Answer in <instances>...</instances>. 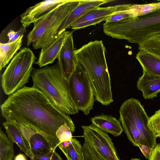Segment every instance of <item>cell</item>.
<instances>
[{
    "label": "cell",
    "mask_w": 160,
    "mask_h": 160,
    "mask_svg": "<svg viewBox=\"0 0 160 160\" xmlns=\"http://www.w3.org/2000/svg\"><path fill=\"white\" fill-rule=\"evenodd\" d=\"M6 121L28 127L47 140L53 150L60 144L56 133L62 125L75 130L69 115L57 109L46 96L37 88L25 86L11 94L1 106Z\"/></svg>",
    "instance_id": "cell-1"
},
{
    "label": "cell",
    "mask_w": 160,
    "mask_h": 160,
    "mask_svg": "<svg viewBox=\"0 0 160 160\" xmlns=\"http://www.w3.org/2000/svg\"><path fill=\"white\" fill-rule=\"evenodd\" d=\"M105 50L102 41L96 40L74 50V53L76 65L84 71L89 78L95 100L107 106L113 99Z\"/></svg>",
    "instance_id": "cell-2"
},
{
    "label": "cell",
    "mask_w": 160,
    "mask_h": 160,
    "mask_svg": "<svg viewBox=\"0 0 160 160\" xmlns=\"http://www.w3.org/2000/svg\"><path fill=\"white\" fill-rule=\"evenodd\" d=\"M31 76L33 86L44 94L57 109L69 115L78 112L71 98L68 81L63 77L58 63L34 69Z\"/></svg>",
    "instance_id": "cell-3"
},
{
    "label": "cell",
    "mask_w": 160,
    "mask_h": 160,
    "mask_svg": "<svg viewBox=\"0 0 160 160\" xmlns=\"http://www.w3.org/2000/svg\"><path fill=\"white\" fill-rule=\"evenodd\" d=\"M103 31L113 38L138 44L152 36L160 35V9L137 18L105 22Z\"/></svg>",
    "instance_id": "cell-4"
},
{
    "label": "cell",
    "mask_w": 160,
    "mask_h": 160,
    "mask_svg": "<svg viewBox=\"0 0 160 160\" xmlns=\"http://www.w3.org/2000/svg\"><path fill=\"white\" fill-rule=\"evenodd\" d=\"M81 1L68 0L34 22L33 28L27 36V46L32 43L36 49L48 47L56 39L55 34L61 23Z\"/></svg>",
    "instance_id": "cell-5"
},
{
    "label": "cell",
    "mask_w": 160,
    "mask_h": 160,
    "mask_svg": "<svg viewBox=\"0 0 160 160\" xmlns=\"http://www.w3.org/2000/svg\"><path fill=\"white\" fill-rule=\"evenodd\" d=\"M36 59L28 48H22L16 54L2 75L1 86L6 94L11 95L25 86Z\"/></svg>",
    "instance_id": "cell-6"
},
{
    "label": "cell",
    "mask_w": 160,
    "mask_h": 160,
    "mask_svg": "<svg viewBox=\"0 0 160 160\" xmlns=\"http://www.w3.org/2000/svg\"><path fill=\"white\" fill-rule=\"evenodd\" d=\"M68 83L74 104L79 110L88 115L93 108L94 101L93 90L88 75L81 68L76 65Z\"/></svg>",
    "instance_id": "cell-7"
},
{
    "label": "cell",
    "mask_w": 160,
    "mask_h": 160,
    "mask_svg": "<svg viewBox=\"0 0 160 160\" xmlns=\"http://www.w3.org/2000/svg\"><path fill=\"white\" fill-rule=\"evenodd\" d=\"M119 113L120 116L129 120L137 128L147 146L154 148L157 144L156 137L148 125L149 118L138 100L131 98L125 101Z\"/></svg>",
    "instance_id": "cell-8"
},
{
    "label": "cell",
    "mask_w": 160,
    "mask_h": 160,
    "mask_svg": "<svg viewBox=\"0 0 160 160\" xmlns=\"http://www.w3.org/2000/svg\"><path fill=\"white\" fill-rule=\"evenodd\" d=\"M83 137L87 138L107 160H120L108 133L93 124L82 126Z\"/></svg>",
    "instance_id": "cell-9"
},
{
    "label": "cell",
    "mask_w": 160,
    "mask_h": 160,
    "mask_svg": "<svg viewBox=\"0 0 160 160\" xmlns=\"http://www.w3.org/2000/svg\"><path fill=\"white\" fill-rule=\"evenodd\" d=\"M132 4L117 5L106 7H98L93 9L73 22L70 26L77 30L103 21L111 15L129 9Z\"/></svg>",
    "instance_id": "cell-10"
},
{
    "label": "cell",
    "mask_w": 160,
    "mask_h": 160,
    "mask_svg": "<svg viewBox=\"0 0 160 160\" xmlns=\"http://www.w3.org/2000/svg\"><path fill=\"white\" fill-rule=\"evenodd\" d=\"M68 0H45L28 8L21 16L20 22L26 28Z\"/></svg>",
    "instance_id": "cell-11"
},
{
    "label": "cell",
    "mask_w": 160,
    "mask_h": 160,
    "mask_svg": "<svg viewBox=\"0 0 160 160\" xmlns=\"http://www.w3.org/2000/svg\"><path fill=\"white\" fill-rule=\"evenodd\" d=\"M74 51L72 32H71L64 42L57 58L62 74L68 81L76 66Z\"/></svg>",
    "instance_id": "cell-12"
},
{
    "label": "cell",
    "mask_w": 160,
    "mask_h": 160,
    "mask_svg": "<svg viewBox=\"0 0 160 160\" xmlns=\"http://www.w3.org/2000/svg\"><path fill=\"white\" fill-rule=\"evenodd\" d=\"M29 149L34 156L46 154L53 150L47 139L42 134L27 126L18 125Z\"/></svg>",
    "instance_id": "cell-13"
},
{
    "label": "cell",
    "mask_w": 160,
    "mask_h": 160,
    "mask_svg": "<svg viewBox=\"0 0 160 160\" xmlns=\"http://www.w3.org/2000/svg\"><path fill=\"white\" fill-rule=\"evenodd\" d=\"M112 1L111 0H81L79 5L63 20L56 34L57 39L75 21L85 14L100 5Z\"/></svg>",
    "instance_id": "cell-14"
},
{
    "label": "cell",
    "mask_w": 160,
    "mask_h": 160,
    "mask_svg": "<svg viewBox=\"0 0 160 160\" xmlns=\"http://www.w3.org/2000/svg\"><path fill=\"white\" fill-rule=\"evenodd\" d=\"M71 32L64 31L48 47L45 49L42 48L38 60L34 63L42 68L53 63L57 58L59 52Z\"/></svg>",
    "instance_id": "cell-15"
},
{
    "label": "cell",
    "mask_w": 160,
    "mask_h": 160,
    "mask_svg": "<svg viewBox=\"0 0 160 160\" xmlns=\"http://www.w3.org/2000/svg\"><path fill=\"white\" fill-rule=\"evenodd\" d=\"M143 74L137 82L138 89L141 91L146 99L156 97L160 92V76L148 74L143 71Z\"/></svg>",
    "instance_id": "cell-16"
},
{
    "label": "cell",
    "mask_w": 160,
    "mask_h": 160,
    "mask_svg": "<svg viewBox=\"0 0 160 160\" xmlns=\"http://www.w3.org/2000/svg\"><path fill=\"white\" fill-rule=\"evenodd\" d=\"M91 121L96 127L115 137L119 136L123 131L120 121L111 115L95 116L91 118Z\"/></svg>",
    "instance_id": "cell-17"
},
{
    "label": "cell",
    "mask_w": 160,
    "mask_h": 160,
    "mask_svg": "<svg viewBox=\"0 0 160 160\" xmlns=\"http://www.w3.org/2000/svg\"><path fill=\"white\" fill-rule=\"evenodd\" d=\"M8 138L15 143L20 150L30 158L33 155L30 151L28 144L18 125L15 123L6 121L2 123Z\"/></svg>",
    "instance_id": "cell-18"
},
{
    "label": "cell",
    "mask_w": 160,
    "mask_h": 160,
    "mask_svg": "<svg viewBox=\"0 0 160 160\" xmlns=\"http://www.w3.org/2000/svg\"><path fill=\"white\" fill-rule=\"evenodd\" d=\"M23 35L20 36L13 42L0 43V70H1L8 63L22 44Z\"/></svg>",
    "instance_id": "cell-19"
},
{
    "label": "cell",
    "mask_w": 160,
    "mask_h": 160,
    "mask_svg": "<svg viewBox=\"0 0 160 160\" xmlns=\"http://www.w3.org/2000/svg\"><path fill=\"white\" fill-rule=\"evenodd\" d=\"M136 58L141 66L143 71L160 76V60L142 50L138 52Z\"/></svg>",
    "instance_id": "cell-20"
},
{
    "label": "cell",
    "mask_w": 160,
    "mask_h": 160,
    "mask_svg": "<svg viewBox=\"0 0 160 160\" xmlns=\"http://www.w3.org/2000/svg\"><path fill=\"white\" fill-rule=\"evenodd\" d=\"M58 147L70 160H83L82 146L75 138L60 143Z\"/></svg>",
    "instance_id": "cell-21"
},
{
    "label": "cell",
    "mask_w": 160,
    "mask_h": 160,
    "mask_svg": "<svg viewBox=\"0 0 160 160\" xmlns=\"http://www.w3.org/2000/svg\"><path fill=\"white\" fill-rule=\"evenodd\" d=\"M119 120L128 138L134 146H138L139 144L146 146L139 132L132 123L120 116Z\"/></svg>",
    "instance_id": "cell-22"
},
{
    "label": "cell",
    "mask_w": 160,
    "mask_h": 160,
    "mask_svg": "<svg viewBox=\"0 0 160 160\" xmlns=\"http://www.w3.org/2000/svg\"><path fill=\"white\" fill-rule=\"evenodd\" d=\"M160 9V1L146 4H132L125 11L129 19L137 18Z\"/></svg>",
    "instance_id": "cell-23"
},
{
    "label": "cell",
    "mask_w": 160,
    "mask_h": 160,
    "mask_svg": "<svg viewBox=\"0 0 160 160\" xmlns=\"http://www.w3.org/2000/svg\"><path fill=\"white\" fill-rule=\"evenodd\" d=\"M138 45L139 50L160 60V35L152 36Z\"/></svg>",
    "instance_id": "cell-24"
},
{
    "label": "cell",
    "mask_w": 160,
    "mask_h": 160,
    "mask_svg": "<svg viewBox=\"0 0 160 160\" xmlns=\"http://www.w3.org/2000/svg\"><path fill=\"white\" fill-rule=\"evenodd\" d=\"M14 153L13 142L0 129V160H12Z\"/></svg>",
    "instance_id": "cell-25"
},
{
    "label": "cell",
    "mask_w": 160,
    "mask_h": 160,
    "mask_svg": "<svg viewBox=\"0 0 160 160\" xmlns=\"http://www.w3.org/2000/svg\"><path fill=\"white\" fill-rule=\"evenodd\" d=\"M75 130L66 124L60 126L56 133L60 144L64 142L71 141L73 138L72 135Z\"/></svg>",
    "instance_id": "cell-26"
},
{
    "label": "cell",
    "mask_w": 160,
    "mask_h": 160,
    "mask_svg": "<svg viewBox=\"0 0 160 160\" xmlns=\"http://www.w3.org/2000/svg\"><path fill=\"white\" fill-rule=\"evenodd\" d=\"M148 125L156 138L160 137V109L149 118Z\"/></svg>",
    "instance_id": "cell-27"
},
{
    "label": "cell",
    "mask_w": 160,
    "mask_h": 160,
    "mask_svg": "<svg viewBox=\"0 0 160 160\" xmlns=\"http://www.w3.org/2000/svg\"><path fill=\"white\" fill-rule=\"evenodd\" d=\"M82 146L83 160H99L94 153L89 142L85 138Z\"/></svg>",
    "instance_id": "cell-28"
},
{
    "label": "cell",
    "mask_w": 160,
    "mask_h": 160,
    "mask_svg": "<svg viewBox=\"0 0 160 160\" xmlns=\"http://www.w3.org/2000/svg\"><path fill=\"white\" fill-rule=\"evenodd\" d=\"M30 160H63L55 150L52 151L44 154L33 155L30 158Z\"/></svg>",
    "instance_id": "cell-29"
},
{
    "label": "cell",
    "mask_w": 160,
    "mask_h": 160,
    "mask_svg": "<svg viewBox=\"0 0 160 160\" xmlns=\"http://www.w3.org/2000/svg\"><path fill=\"white\" fill-rule=\"evenodd\" d=\"M141 151L147 159H149L151 156L153 148L148 146L139 144L138 145Z\"/></svg>",
    "instance_id": "cell-30"
},
{
    "label": "cell",
    "mask_w": 160,
    "mask_h": 160,
    "mask_svg": "<svg viewBox=\"0 0 160 160\" xmlns=\"http://www.w3.org/2000/svg\"><path fill=\"white\" fill-rule=\"evenodd\" d=\"M148 160H160V143L157 144L153 149Z\"/></svg>",
    "instance_id": "cell-31"
},
{
    "label": "cell",
    "mask_w": 160,
    "mask_h": 160,
    "mask_svg": "<svg viewBox=\"0 0 160 160\" xmlns=\"http://www.w3.org/2000/svg\"><path fill=\"white\" fill-rule=\"evenodd\" d=\"M26 32V28L22 25L20 29L17 32H16L14 37L10 40H8L7 43H9L14 42L20 36L23 35V34Z\"/></svg>",
    "instance_id": "cell-32"
},
{
    "label": "cell",
    "mask_w": 160,
    "mask_h": 160,
    "mask_svg": "<svg viewBox=\"0 0 160 160\" xmlns=\"http://www.w3.org/2000/svg\"><path fill=\"white\" fill-rule=\"evenodd\" d=\"M86 139L89 142L94 153L98 158L99 160H107L100 152L93 146L91 142L86 138L83 137Z\"/></svg>",
    "instance_id": "cell-33"
},
{
    "label": "cell",
    "mask_w": 160,
    "mask_h": 160,
    "mask_svg": "<svg viewBox=\"0 0 160 160\" xmlns=\"http://www.w3.org/2000/svg\"><path fill=\"white\" fill-rule=\"evenodd\" d=\"M14 160H27V159L24 154L19 153L15 156Z\"/></svg>",
    "instance_id": "cell-34"
},
{
    "label": "cell",
    "mask_w": 160,
    "mask_h": 160,
    "mask_svg": "<svg viewBox=\"0 0 160 160\" xmlns=\"http://www.w3.org/2000/svg\"><path fill=\"white\" fill-rule=\"evenodd\" d=\"M16 32L13 30H10L8 32L7 36L9 38V40H10L14 36Z\"/></svg>",
    "instance_id": "cell-35"
},
{
    "label": "cell",
    "mask_w": 160,
    "mask_h": 160,
    "mask_svg": "<svg viewBox=\"0 0 160 160\" xmlns=\"http://www.w3.org/2000/svg\"><path fill=\"white\" fill-rule=\"evenodd\" d=\"M131 160H140L138 158H132L131 159Z\"/></svg>",
    "instance_id": "cell-36"
},
{
    "label": "cell",
    "mask_w": 160,
    "mask_h": 160,
    "mask_svg": "<svg viewBox=\"0 0 160 160\" xmlns=\"http://www.w3.org/2000/svg\"><path fill=\"white\" fill-rule=\"evenodd\" d=\"M67 158V160H70L69 158Z\"/></svg>",
    "instance_id": "cell-37"
}]
</instances>
